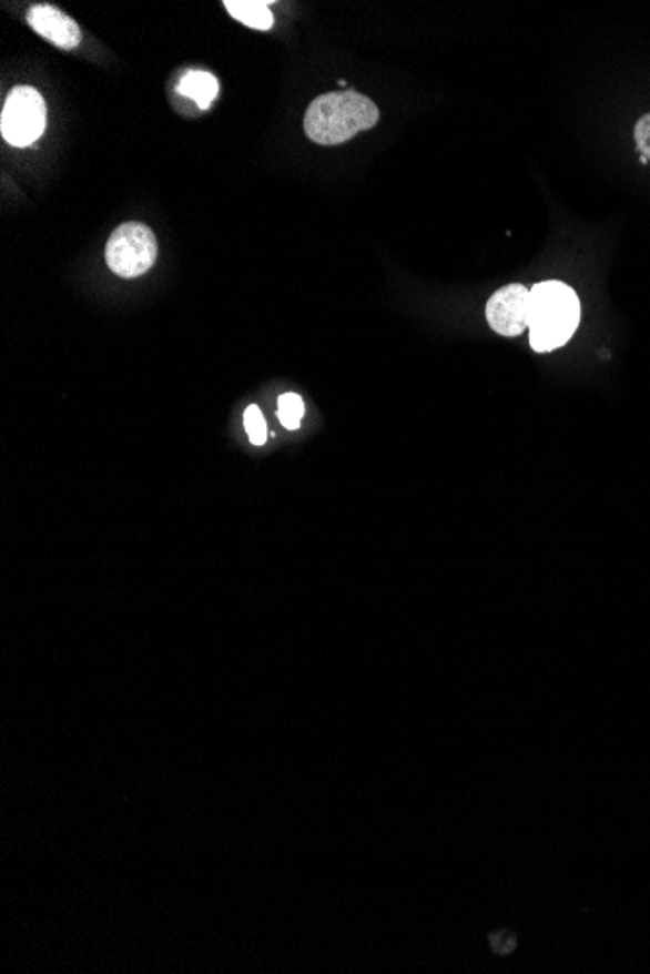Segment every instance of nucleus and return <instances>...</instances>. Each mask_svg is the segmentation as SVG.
Wrapping results in <instances>:
<instances>
[{
  "label": "nucleus",
  "instance_id": "f257e3e1",
  "mask_svg": "<svg viewBox=\"0 0 650 974\" xmlns=\"http://www.w3.org/2000/svg\"><path fill=\"white\" fill-rule=\"evenodd\" d=\"M380 119L376 103L355 90L329 92L309 103L304 115V131L309 141L334 146L373 129Z\"/></svg>",
  "mask_w": 650,
  "mask_h": 974
},
{
  "label": "nucleus",
  "instance_id": "f03ea898",
  "mask_svg": "<svg viewBox=\"0 0 650 974\" xmlns=\"http://www.w3.org/2000/svg\"><path fill=\"white\" fill-rule=\"evenodd\" d=\"M580 323L577 292L559 281L539 283L530 291V345L549 353L571 341Z\"/></svg>",
  "mask_w": 650,
  "mask_h": 974
},
{
  "label": "nucleus",
  "instance_id": "7ed1b4c3",
  "mask_svg": "<svg viewBox=\"0 0 650 974\" xmlns=\"http://www.w3.org/2000/svg\"><path fill=\"white\" fill-rule=\"evenodd\" d=\"M159 244L149 226L141 222H125L113 232L105 245V261L115 275L136 278L154 265Z\"/></svg>",
  "mask_w": 650,
  "mask_h": 974
},
{
  "label": "nucleus",
  "instance_id": "20e7f679",
  "mask_svg": "<svg viewBox=\"0 0 650 974\" xmlns=\"http://www.w3.org/2000/svg\"><path fill=\"white\" fill-rule=\"evenodd\" d=\"M45 121L48 110L40 92L30 87L14 88L2 108V139L18 149L30 146L45 131Z\"/></svg>",
  "mask_w": 650,
  "mask_h": 974
},
{
  "label": "nucleus",
  "instance_id": "39448f33",
  "mask_svg": "<svg viewBox=\"0 0 650 974\" xmlns=\"http://www.w3.org/2000/svg\"><path fill=\"white\" fill-rule=\"evenodd\" d=\"M487 322L502 337H518L530 329V291L522 284H508L495 292L487 307Z\"/></svg>",
  "mask_w": 650,
  "mask_h": 974
},
{
  "label": "nucleus",
  "instance_id": "423d86ee",
  "mask_svg": "<svg viewBox=\"0 0 650 974\" xmlns=\"http://www.w3.org/2000/svg\"><path fill=\"white\" fill-rule=\"evenodd\" d=\"M28 24L43 40H48L49 43H53L64 51L79 48L80 40H82L79 24L51 4L32 7L28 12Z\"/></svg>",
  "mask_w": 650,
  "mask_h": 974
},
{
  "label": "nucleus",
  "instance_id": "0eeeda50",
  "mask_svg": "<svg viewBox=\"0 0 650 974\" xmlns=\"http://www.w3.org/2000/svg\"><path fill=\"white\" fill-rule=\"evenodd\" d=\"M177 92L195 100L201 110H206L219 94V80L205 71H191L183 77Z\"/></svg>",
  "mask_w": 650,
  "mask_h": 974
},
{
  "label": "nucleus",
  "instance_id": "6e6552de",
  "mask_svg": "<svg viewBox=\"0 0 650 974\" xmlns=\"http://www.w3.org/2000/svg\"><path fill=\"white\" fill-rule=\"evenodd\" d=\"M226 10L231 12V17L236 18L242 24L254 30H270L273 26V14L263 2H254V0H226L224 2Z\"/></svg>",
  "mask_w": 650,
  "mask_h": 974
},
{
  "label": "nucleus",
  "instance_id": "1a4fd4ad",
  "mask_svg": "<svg viewBox=\"0 0 650 974\" xmlns=\"http://www.w3.org/2000/svg\"><path fill=\"white\" fill-rule=\"evenodd\" d=\"M304 417V402L301 395L285 394L278 397V418L288 430H296Z\"/></svg>",
  "mask_w": 650,
  "mask_h": 974
},
{
  "label": "nucleus",
  "instance_id": "9d476101",
  "mask_svg": "<svg viewBox=\"0 0 650 974\" xmlns=\"http://www.w3.org/2000/svg\"><path fill=\"white\" fill-rule=\"evenodd\" d=\"M244 425H246V433L252 444L263 446L267 440V423H265L260 407H255V405L247 407L246 413H244Z\"/></svg>",
  "mask_w": 650,
  "mask_h": 974
},
{
  "label": "nucleus",
  "instance_id": "9b49d317",
  "mask_svg": "<svg viewBox=\"0 0 650 974\" xmlns=\"http://www.w3.org/2000/svg\"><path fill=\"white\" fill-rule=\"evenodd\" d=\"M489 943H491V950L495 953L510 955L516 950V945H518V937L510 930H499V932L489 935Z\"/></svg>",
  "mask_w": 650,
  "mask_h": 974
},
{
  "label": "nucleus",
  "instance_id": "f8f14e48",
  "mask_svg": "<svg viewBox=\"0 0 650 974\" xmlns=\"http://www.w3.org/2000/svg\"><path fill=\"white\" fill-rule=\"evenodd\" d=\"M634 144L642 156L650 160V113L642 115L639 123L634 125Z\"/></svg>",
  "mask_w": 650,
  "mask_h": 974
}]
</instances>
